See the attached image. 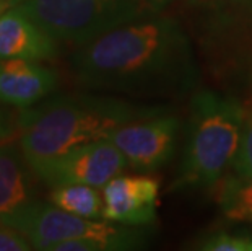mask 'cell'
Segmentation results:
<instances>
[{"mask_svg": "<svg viewBox=\"0 0 252 251\" xmlns=\"http://www.w3.org/2000/svg\"><path fill=\"white\" fill-rule=\"evenodd\" d=\"M217 184V201L224 217L233 222L252 223V179L233 173Z\"/></svg>", "mask_w": 252, "mask_h": 251, "instance_id": "14", "label": "cell"}, {"mask_svg": "<svg viewBox=\"0 0 252 251\" xmlns=\"http://www.w3.org/2000/svg\"><path fill=\"white\" fill-rule=\"evenodd\" d=\"M190 30L208 75L252 101V0H197Z\"/></svg>", "mask_w": 252, "mask_h": 251, "instance_id": "3", "label": "cell"}, {"mask_svg": "<svg viewBox=\"0 0 252 251\" xmlns=\"http://www.w3.org/2000/svg\"><path fill=\"white\" fill-rule=\"evenodd\" d=\"M127 167L124 153L109 139H101L49 160L36 168L34 175L52 188L73 183L103 188Z\"/></svg>", "mask_w": 252, "mask_h": 251, "instance_id": "6", "label": "cell"}, {"mask_svg": "<svg viewBox=\"0 0 252 251\" xmlns=\"http://www.w3.org/2000/svg\"><path fill=\"white\" fill-rule=\"evenodd\" d=\"M12 8V3H10V0H0V17L5 13V10Z\"/></svg>", "mask_w": 252, "mask_h": 251, "instance_id": "19", "label": "cell"}, {"mask_svg": "<svg viewBox=\"0 0 252 251\" xmlns=\"http://www.w3.org/2000/svg\"><path fill=\"white\" fill-rule=\"evenodd\" d=\"M49 199L54 206L68 211L80 217L103 218L104 199L99 194L98 188L90 184H61L54 186L49 194Z\"/></svg>", "mask_w": 252, "mask_h": 251, "instance_id": "13", "label": "cell"}, {"mask_svg": "<svg viewBox=\"0 0 252 251\" xmlns=\"http://www.w3.org/2000/svg\"><path fill=\"white\" fill-rule=\"evenodd\" d=\"M198 248L203 251H252V235L213 232L198 242Z\"/></svg>", "mask_w": 252, "mask_h": 251, "instance_id": "16", "label": "cell"}, {"mask_svg": "<svg viewBox=\"0 0 252 251\" xmlns=\"http://www.w3.org/2000/svg\"><path fill=\"white\" fill-rule=\"evenodd\" d=\"M33 245L17 228L0 220V251H30Z\"/></svg>", "mask_w": 252, "mask_h": 251, "instance_id": "17", "label": "cell"}, {"mask_svg": "<svg viewBox=\"0 0 252 251\" xmlns=\"http://www.w3.org/2000/svg\"><path fill=\"white\" fill-rule=\"evenodd\" d=\"M244 101L234 95L197 90L190 100L186 147L176 188H210L238 152Z\"/></svg>", "mask_w": 252, "mask_h": 251, "instance_id": "4", "label": "cell"}, {"mask_svg": "<svg viewBox=\"0 0 252 251\" xmlns=\"http://www.w3.org/2000/svg\"><path fill=\"white\" fill-rule=\"evenodd\" d=\"M166 2H169V0H152V3H153V5H155V7H157V8L163 7V5H164Z\"/></svg>", "mask_w": 252, "mask_h": 251, "instance_id": "20", "label": "cell"}, {"mask_svg": "<svg viewBox=\"0 0 252 251\" xmlns=\"http://www.w3.org/2000/svg\"><path fill=\"white\" fill-rule=\"evenodd\" d=\"M78 83L145 100L195 93L200 64L178 20L152 13L80 46L72 57Z\"/></svg>", "mask_w": 252, "mask_h": 251, "instance_id": "1", "label": "cell"}, {"mask_svg": "<svg viewBox=\"0 0 252 251\" xmlns=\"http://www.w3.org/2000/svg\"><path fill=\"white\" fill-rule=\"evenodd\" d=\"M103 218L126 225H148L157 218L159 183L147 175H119L103 186Z\"/></svg>", "mask_w": 252, "mask_h": 251, "instance_id": "9", "label": "cell"}, {"mask_svg": "<svg viewBox=\"0 0 252 251\" xmlns=\"http://www.w3.org/2000/svg\"><path fill=\"white\" fill-rule=\"evenodd\" d=\"M17 131H18V122L13 124L8 113H5V111L0 108V143L7 142L13 134H17Z\"/></svg>", "mask_w": 252, "mask_h": 251, "instance_id": "18", "label": "cell"}, {"mask_svg": "<svg viewBox=\"0 0 252 251\" xmlns=\"http://www.w3.org/2000/svg\"><path fill=\"white\" fill-rule=\"evenodd\" d=\"M17 7L54 41L75 46L158 10L152 0H25Z\"/></svg>", "mask_w": 252, "mask_h": 251, "instance_id": "5", "label": "cell"}, {"mask_svg": "<svg viewBox=\"0 0 252 251\" xmlns=\"http://www.w3.org/2000/svg\"><path fill=\"white\" fill-rule=\"evenodd\" d=\"M57 88V73L28 59H0V103L30 108Z\"/></svg>", "mask_w": 252, "mask_h": 251, "instance_id": "10", "label": "cell"}, {"mask_svg": "<svg viewBox=\"0 0 252 251\" xmlns=\"http://www.w3.org/2000/svg\"><path fill=\"white\" fill-rule=\"evenodd\" d=\"M12 227L23 233L34 250L49 251H52L56 245L72 238L111 237L122 232V228L106 222L75 215L54 204L49 206L37 199L21 214Z\"/></svg>", "mask_w": 252, "mask_h": 251, "instance_id": "8", "label": "cell"}, {"mask_svg": "<svg viewBox=\"0 0 252 251\" xmlns=\"http://www.w3.org/2000/svg\"><path fill=\"white\" fill-rule=\"evenodd\" d=\"M21 2H25V0H10V3H12V7H17Z\"/></svg>", "mask_w": 252, "mask_h": 251, "instance_id": "21", "label": "cell"}, {"mask_svg": "<svg viewBox=\"0 0 252 251\" xmlns=\"http://www.w3.org/2000/svg\"><path fill=\"white\" fill-rule=\"evenodd\" d=\"M231 168L234 175L252 179V101H244L243 131Z\"/></svg>", "mask_w": 252, "mask_h": 251, "instance_id": "15", "label": "cell"}, {"mask_svg": "<svg viewBox=\"0 0 252 251\" xmlns=\"http://www.w3.org/2000/svg\"><path fill=\"white\" fill-rule=\"evenodd\" d=\"M179 129L181 119L168 111L121 126L108 139L124 153L128 167L148 173L161 168L171 160Z\"/></svg>", "mask_w": 252, "mask_h": 251, "instance_id": "7", "label": "cell"}, {"mask_svg": "<svg viewBox=\"0 0 252 251\" xmlns=\"http://www.w3.org/2000/svg\"><path fill=\"white\" fill-rule=\"evenodd\" d=\"M168 111L103 95H62L20 111L18 145L34 172L75 147L108 139L121 126Z\"/></svg>", "mask_w": 252, "mask_h": 251, "instance_id": "2", "label": "cell"}, {"mask_svg": "<svg viewBox=\"0 0 252 251\" xmlns=\"http://www.w3.org/2000/svg\"><path fill=\"white\" fill-rule=\"evenodd\" d=\"M56 42L18 7L0 17V59L47 61L57 54Z\"/></svg>", "mask_w": 252, "mask_h": 251, "instance_id": "12", "label": "cell"}, {"mask_svg": "<svg viewBox=\"0 0 252 251\" xmlns=\"http://www.w3.org/2000/svg\"><path fill=\"white\" fill-rule=\"evenodd\" d=\"M33 175L20 145L0 143V220L10 227L36 201Z\"/></svg>", "mask_w": 252, "mask_h": 251, "instance_id": "11", "label": "cell"}]
</instances>
